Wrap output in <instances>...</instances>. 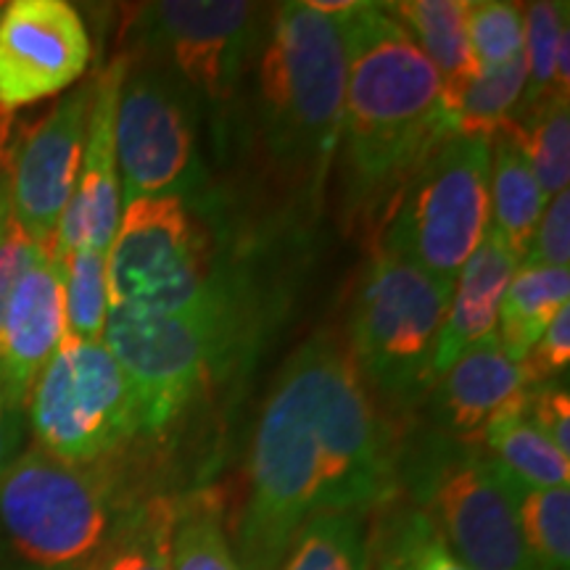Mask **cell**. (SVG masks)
Returning a JSON list of instances; mask_svg holds the SVG:
<instances>
[{
  "label": "cell",
  "mask_w": 570,
  "mask_h": 570,
  "mask_svg": "<svg viewBox=\"0 0 570 570\" xmlns=\"http://www.w3.org/2000/svg\"><path fill=\"white\" fill-rule=\"evenodd\" d=\"M525 265L541 267H568L570 262V194L550 198L541 214L537 233H533L529 252L523 256Z\"/></svg>",
  "instance_id": "836d02e7"
},
{
  "label": "cell",
  "mask_w": 570,
  "mask_h": 570,
  "mask_svg": "<svg viewBox=\"0 0 570 570\" xmlns=\"http://www.w3.org/2000/svg\"><path fill=\"white\" fill-rule=\"evenodd\" d=\"M122 204L180 196L198 185L196 101L167 69L127 61L114 114Z\"/></svg>",
  "instance_id": "30bf717a"
},
{
  "label": "cell",
  "mask_w": 570,
  "mask_h": 570,
  "mask_svg": "<svg viewBox=\"0 0 570 570\" xmlns=\"http://www.w3.org/2000/svg\"><path fill=\"white\" fill-rule=\"evenodd\" d=\"M399 460L346 341L315 333L285 360L256 423L233 547L240 566L277 570L306 520L386 504Z\"/></svg>",
  "instance_id": "6da1fadb"
},
{
  "label": "cell",
  "mask_w": 570,
  "mask_h": 570,
  "mask_svg": "<svg viewBox=\"0 0 570 570\" xmlns=\"http://www.w3.org/2000/svg\"><path fill=\"white\" fill-rule=\"evenodd\" d=\"M523 92L525 59L518 56L504 67L479 69L454 92H441V98L452 132L491 140V135L515 119Z\"/></svg>",
  "instance_id": "603a6c76"
},
{
  "label": "cell",
  "mask_w": 570,
  "mask_h": 570,
  "mask_svg": "<svg viewBox=\"0 0 570 570\" xmlns=\"http://www.w3.org/2000/svg\"><path fill=\"white\" fill-rule=\"evenodd\" d=\"M3 11H6V3H0V17H3Z\"/></svg>",
  "instance_id": "74e56055"
},
{
  "label": "cell",
  "mask_w": 570,
  "mask_h": 570,
  "mask_svg": "<svg viewBox=\"0 0 570 570\" xmlns=\"http://www.w3.org/2000/svg\"><path fill=\"white\" fill-rule=\"evenodd\" d=\"M24 417L27 407L11 394L0 375V475L21 454V441H24Z\"/></svg>",
  "instance_id": "8d00e7d4"
},
{
  "label": "cell",
  "mask_w": 570,
  "mask_h": 570,
  "mask_svg": "<svg viewBox=\"0 0 570 570\" xmlns=\"http://www.w3.org/2000/svg\"><path fill=\"white\" fill-rule=\"evenodd\" d=\"M570 6L566 0H539L523 9L525 17V92L520 101L515 119L520 125L525 117H531L539 106H544L552 98H562L558 92V51L562 35L570 32ZM570 101V98H562Z\"/></svg>",
  "instance_id": "484cf974"
},
{
  "label": "cell",
  "mask_w": 570,
  "mask_h": 570,
  "mask_svg": "<svg viewBox=\"0 0 570 570\" xmlns=\"http://www.w3.org/2000/svg\"><path fill=\"white\" fill-rule=\"evenodd\" d=\"M525 415L566 458H570V396L566 386L560 383L531 386L525 396Z\"/></svg>",
  "instance_id": "d590c367"
},
{
  "label": "cell",
  "mask_w": 570,
  "mask_h": 570,
  "mask_svg": "<svg viewBox=\"0 0 570 570\" xmlns=\"http://www.w3.org/2000/svg\"><path fill=\"white\" fill-rule=\"evenodd\" d=\"M333 21L346 48L341 209L352 230H370L386 223L420 164L454 132L439 71L386 6L356 3Z\"/></svg>",
  "instance_id": "7a4b0ae2"
},
{
  "label": "cell",
  "mask_w": 570,
  "mask_h": 570,
  "mask_svg": "<svg viewBox=\"0 0 570 570\" xmlns=\"http://www.w3.org/2000/svg\"><path fill=\"white\" fill-rule=\"evenodd\" d=\"M233 333L230 302L190 312L109 306L104 346L138 396L140 433L159 436L202 394Z\"/></svg>",
  "instance_id": "52a82bcc"
},
{
  "label": "cell",
  "mask_w": 570,
  "mask_h": 570,
  "mask_svg": "<svg viewBox=\"0 0 570 570\" xmlns=\"http://www.w3.org/2000/svg\"><path fill=\"white\" fill-rule=\"evenodd\" d=\"M383 6L439 71L444 96L479 71L468 42V0H402Z\"/></svg>",
  "instance_id": "ffe728a7"
},
{
  "label": "cell",
  "mask_w": 570,
  "mask_h": 570,
  "mask_svg": "<svg viewBox=\"0 0 570 570\" xmlns=\"http://www.w3.org/2000/svg\"><path fill=\"white\" fill-rule=\"evenodd\" d=\"M262 13L240 0H161L142 6L138 32L159 63L214 111L238 96L262 38Z\"/></svg>",
  "instance_id": "8fae6325"
},
{
  "label": "cell",
  "mask_w": 570,
  "mask_h": 570,
  "mask_svg": "<svg viewBox=\"0 0 570 570\" xmlns=\"http://www.w3.org/2000/svg\"><path fill=\"white\" fill-rule=\"evenodd\" d=\"M38 449L69 465H96L140 433L138 396L104 341L63 336L27 399Z\"/></svg>",
  "instance_id": "ba28073f"
},
{
  "label": "cell",
  "mask_w": 570,
  "mask_h": 570,
  "mask_svg": "<svg viewBox=\"0 0 570 570\" xmlns=\"http://www.w3.org/2000/svg\"><path fill=\"white\" fill-rule=\"evenodd\" d=\"M61 269L67 336L80 341H104L106 317H109V262H106V252L75 248V252L61 256Z\"/></svg>",
  "instance_id": "83f0119b"
},
{
  "label": "cell",
  "mask_w": 570,
  "mask_h": 570,
  "mask_svg": "<svg viewBox=\"0 0 570 570\" xmlns=\"http://www.w3.org/2000/svg\"><path fill=\"white\" fill-rule=\"evenodd\" d=\"M489 156L491 227L502 235L512 254L523 262L547 206L544 190H541L529 156H525L523 130L515 122L497 130L489 140Z\"/></svg>",
  "instance_id": "d6986e66"
},
{
  "label": "cell",
  "mask_w": 570,
  "mask_h": 570,
  "mask_svg": "<svg viewBox=\"0 0 570 570\" xmlns=\"http://www.w3.org/2000/svg\"><path fill=\"white\" fill-rule=\"evenodd\" d=\"M53 248L40 246L24 227L19 225L17 214H13L11 196H9V183L6 175L0 177V327H3L6 309L9 302L30 269L38 265L46 254H51Z\"/></svg>",
  "instance_id": "d6a6232c"
},
{
  "label": "cell",
  "mask_w": 570,
  "mask_h": 570,
  "mask_svg": "<svg viewBox=\"0 0 570 570\" xmlns=\"http://www.w3.org/2000/svg\"><path fill=\"white\" fill-rule=\"evenodd\" d=\"M489 460V458H487ZM491 462V460H489ZM494 465V462H491ZM508 479V475H504ZM510 494L515 502L518 523L525 544L541 570L570 568V491L531 489L510 481Z\"/></svg>",
  "instance_id": "4316f807"
},
{
  "label": "cell",
  "mask_w": 570,
  "mask_h": 570,
  "mask_svg": "<svg viewBox=\"0 0 570 570\" xmlns=\"http://www.w3.org/2000/svg\"><path fill=\"white\" fill-rule=\"evenodd\" d=\"M531 377L499 344L497 333L475 341L436 377V412L454 439H481L491 420L523 402Z\"/></svg>",
  "instance_id": "e0dca14e"
},
{
  "label": "cell",
  "mask_w": 570,
  "mask_h": 570,
  "mask_svg": "<svg viewBox=\"0 0 570 570\" xmlns=\"http://www.w3.org/2000/svg\"><path fill=\"white\" fill-rule=\"evenodd\" d=\"M92 106V80L77 85L19 142L6 173L19 225L53 248L63 212L80 175Z\"/></svg>",
  "instance_id": "5bb4252c"
},
{
  "label": "cell",
  "mask_w": 570,
  "mask_h": 570,
  "mask_svg": "<svg viewBox=\"0 0 570 570\" xmlns=\"http://www.w3.org/2000/svg\"><path fill=\"white\" fill-rule=\"evenodd\" d=\"M173 570H246L209 502L177 504Z\"/></svg>",
  "instance_id": "f546056e"
},
{
  "label": "cell",
  "mask_w": 570,
  "mask_h": 570,
  "mask_svg": "<svg viewBox=\"0 0 570 570\" xmlns=\"http://www.w3.org/2000/svg\"><path fill=\"white\" fill-rule=\"evenodd\" d=\"M446 306L449 294L439 283L377 248L348 325V352L367 389L396 407H412L433 386Z\"/></svg>",
  "instance_id": "5b68a950"
},
{
  "label": "cell",
  "mask_w": 570,
  "mask_h": 570,
  "mask_svg": "<svg viewBox=\"0 0 570 570\" xmlns=\"http://www.w3.org/2000/svg\"><path fill=\"white\" fill-rule=\"evenodd\" d=\"M468 42L479 69H497L523 56V6L508 0H468Z\"/></svg>",
  "instance_id": "4dcf8cb0"
},
{
  "label": "cell",
  "mask_w": 570,
  "mask_h": 570,
  "mask_svg": "<svg viewBox=\"0 0 570 570\" xmlns=\"http://www.w3.org/2000/svg\"><path fill=\"white\" fill-rule=\"evenodd\" d=\"M489 173V140L449 135L404 185L377 248L410 262L452 296L491 225Z\"/></svg>",
  "instance_id": "277c9868"
},
{
  "label": "cell",
  "mask_w": 570,
  "mask_h": 570,
  "mask_svg": "<svg viewBox=\"0 0 570 570\" xmlns=\"http://www.w3.org/2000/svg\"><path fill=\"white\" fill-rule=\"evenodd\" d=\"M119 520L117 491L104 462L69 465L35 446L0 475V529L38 568L88 566Z\"/></svg>",
  "instance_id": "8992f818"
},
{
  "label": "cell",
  "mask_w": 570,
  "mask_h": 570,
  "mask_svg": "<svg viewBox=\"0 0 570 570\" xmlns=\"http://www.w3.org/2000/svg\"><path fill=\"white\" fill-rule=\"evenodd\" d=\"M533 175L547 202L570 185V111L568 101L552 98L518 125Z\"/></svg>",
  "instance_id": "f1b7e54d"
},
{
  "label": "cell",
  "mask_w": 570,
  "mask_h": 570,
  "mask_svg": "<svg viewBox=\"0 0 570 570\" xmlns=\"http://www.w3.org/2000/svg\"><path fill=\"white\" fill-rule=\"evenodd\" d=\"M481 441L499 473L520 487L560 489L570 483V458L531 423L525 415V399L491 420Z\"/></svg>",
  "instance_id": "44dd1931"
},
{
  "label": "cell",
  "mask_w": 570,
  "mask_h": 570,
  "mask_svg": "<svg viewBox=\"0 0 570 570\" xmlns=\"http://www.w3.org/2000/svg\"><path fill=\"white\" fill-rule=\"evenodd\" d=\"M529 370L531 386L541 383H558L560 375L568 373L570 365V306L560 309L552 323L544 327L541 338L533 344L529 356L523 360Z\"/></svg>",
  "instance_id": "e575fe53"
},
{
  "label": "cell",
  "mask_w": 570,
  "mask_h": 570,
  "mask_svg": "<svg viewBox=\"0 0 570 570\" xmlns=\"http://www.w3.org/2000/svg\"><path fill=\"white\" fill-rule=\"evenodd\" d=\"M106 262L109 306L190 312L225 298L209 277L202 235L180 196L125 204Z\"/></svg>",
  "instance_id": "9c48e42d"
},
{
  "label": "cell",
  "mask_w": 570,
  "mask_h": 570,
  "mask_svg": "<svg viewBox=\"0 0 570 570\" xmlns=\"http://www.w3.org/2000/svg\"><path fill=\"white\" fill-rule=\"evenodd\" d=\"M175 520V502L148 499L119 520L117 531L85 570H173Z\"/></svg>",
  "instance_id": "cb8c5ba5"
},
{
  "label": "cell",
  "mask_w": 570,
  "mask_h": 570,
  "mask_svg": "<svg viewBox=\"0 0 570 570\" xmlns=\"http://www.w3.org/2000/svg\"><path fill=\"white\" fill-rule=\"evenodd\" d=\"M92 42L67 0H13L0 17V109L61 96L90 67Z\"/></svg>",
  "instance_id": "4fadbf2b"
},
{
  "label": "cell",
  "mask_w": 570,
  "mask_h": 570,
  "mask_svg": "<svg viewBox=\"0 0 570 570\" xmlns=\"http://www.w3.org/2000/svg\"><path fill=\"white\" fill-rule=\"evenodd\" d=\"M570 298V267H541L520 262L499 309L497 338L515 362H523L544 327Z\"/></svg>",
  "instance_id": "7402d4cb"
},
{
  "label": "cell",
  "mask_w": 570,
  "mask_h": 570,
  "mask_svg": "<svg viewBox=\"0 0 570 570\" xmlns=\"http://www.w3.org/2000/svg\"><path fill=\"white\" fill-rule=\"evenodd\" d=\"M130 56H117L109 67L92 77V106L85 135V151L75 194L63 212L53 240V256H67L75 248H96L109 254V246L122 219V183H119L117 146H114V114Z\"/></svg>",
  "instance_id": "9a60e30c"
},
{
  "label": "cell",
  "mask_w": 570,
  "mask_h": 570,
  "mask_svg": "<svg viewBox=\"0 0 570 570\" xmlns=\"http://www.w3.org/2000/svg\"><path fill=\"white\" fill-rule=\"evenodd\" d=\"M381 570H468L425 510L404 512L383 547Z\"/></svg>",
  "instance_id": "1f68e13d"
},
{
  "label": "cell",
  "mask_w": 570,
  "mask_h": 570,
  "mask_svg": "<svg viewBox=\"0 0 570 570\" xmlns=\"http://www.w3.org/2000/svg\"><path fill=\"white\" fill-rule=\"evenodd\" d=\"M420 502L468 570H541L520 531L508 479L487 454H446L425 470Z\"/></svg>",
  "instance_id": "7c38bea8"
},
{
  "label": "cell",
  "mask_w": 570,
  "mask_h": 570,
  "mask_svg": "<svg viewBox=\"0 0 570 570\" xmlns=\"http://www.w3.org/2000/svg\"><path fill=\"white\" fill-rule=\"evenodd\" d=\"M63 336V269L51 252L21 277L0 327V375L24 407L35 381Z\"/></svg>",
  "instance_id": "2e32d148"
},
{
  "label": "cell",
  "mask_w": 570,
  "mask_h": 570,
  "mask_svg": "<svg viewBox=\"0 0 570 570\" xmlns=\"http://www.w3.org/2000/svg\"><path fill=\"white\" fill-rule=\"evenodd\" d=\"M277 570H370V533L360 512L306 520Z\"/></svg>",
  "instance_id": "d4e9b609"
},
{
  "label": "cell",
  "mask_w": 570,
  "mask_h": 570,
  "mask_svg": "<svg viewBox=\"0 0 570 570\" xmlns=\"http://www.w3.org/2000/svg\"><path fill=\"white\" fill-rule=\"evenodd\" d=\"M254 59V122L267 169L298 209L317 214L344 122V38L304 0L277 3Z\"/></svg>",
  "instance_id": "3957f363"
},
{
  "label": "cell",
  "mask_w": 570,
  "mask_h": 570,
  "mask_svg": "<svg viewBox=\"0 0 570 570\" xmlns=\"http://www.w3.org/2000/svg\"><path fill=\"white\" fill-rule=\"evenodd\" d=\"M518 267V256L504 244L502 235L489 225L479 248L470 254L465 267L460 269L458 283L449 296L436 362H433V383L468 346L494 333L499 309H502L504 294H508V285L515 277Z\"/></svg>",
  "instance_id": "ac0fdd59"
}]
</instances>
